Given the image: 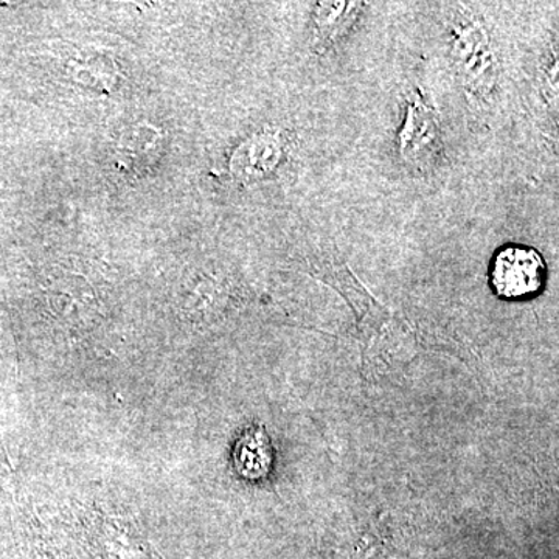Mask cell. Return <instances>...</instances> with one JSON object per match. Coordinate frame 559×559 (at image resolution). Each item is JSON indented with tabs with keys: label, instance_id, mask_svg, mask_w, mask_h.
<instances>
[{
	"label": "cell",
	"instance_id": "1",
	"mask_svg": "<svg viewBox=\"0 0 559 559\" xmlns=\"http://www.w3.org/2000/svg\"><path fill=\"white\" fill-rule=\"evenodd\" d=\"M452 60L471 103L489 105L498 87L499 68L491 36L479 16L455 10L450 22Z\"/></svg>",
	"mask_w": 559,
	"mask_h": 559
},
{
	"label": "cell",
	"instance_id": "5",
	"mask_svg": "<svg viewBox=\"0 0 559 559\" xmlns=\"http://www.w3.org/2000/svg\"><path fill=\"white\" fill-rule=\"evenodd\" d=\"M364 3L360 2H319L314 5V33H312V49L323 55L333 49L337 43L358 21Z\"/></svg>",
	"mask_w": 559,
	"mask_h": 559
},
{
	"label": "cell",
	"instance_id": "4",
	"mask_svg": "<svg viewBox=\"0 0 559 559\" xmlns=\"http://www.w3.org/2000/svg\"><path fill=\"white\" fill-rule=\"evenodd\" d=\"M285 142L278 132H261L242 142L231 157L230 167L241 182H255L277 170L285 157Z\"/></svg>",
	"mask_w": 559,
	"mask_h": 559
},
{
	"label": "cell",
	"instance_id": "3",
	"mask_svg": "<svg viewBox=\"0 0 559 559\" xmlns=\"http://www.w3.org/2000/svg\"><path fill=\"white\" fill-rule=\"evenodd\" d=\"M547 278V266L538 250L511 245L492 259L489 283L503 300L524 301L538 296Z\"/></svg>",
	"mask_w": 559,
	"mask_h": 559
},
{
	"label": "cell",
	"instance_id": "2",
	"mask_svg": "<svg viewBox=\"0 0 559 559\" xmlns=\"http://www.w3.org/2000/svg\"><path fill=\"white\" fill-rule=\"evenodd\" d=\"M399 151L404 164L418 173L436 170L443 159L444 143L439 117L419 91L412 92L407 98Z\"/></svg>",
	"mask_w": 559,
	"mask_h": 559
}]
</instances>
